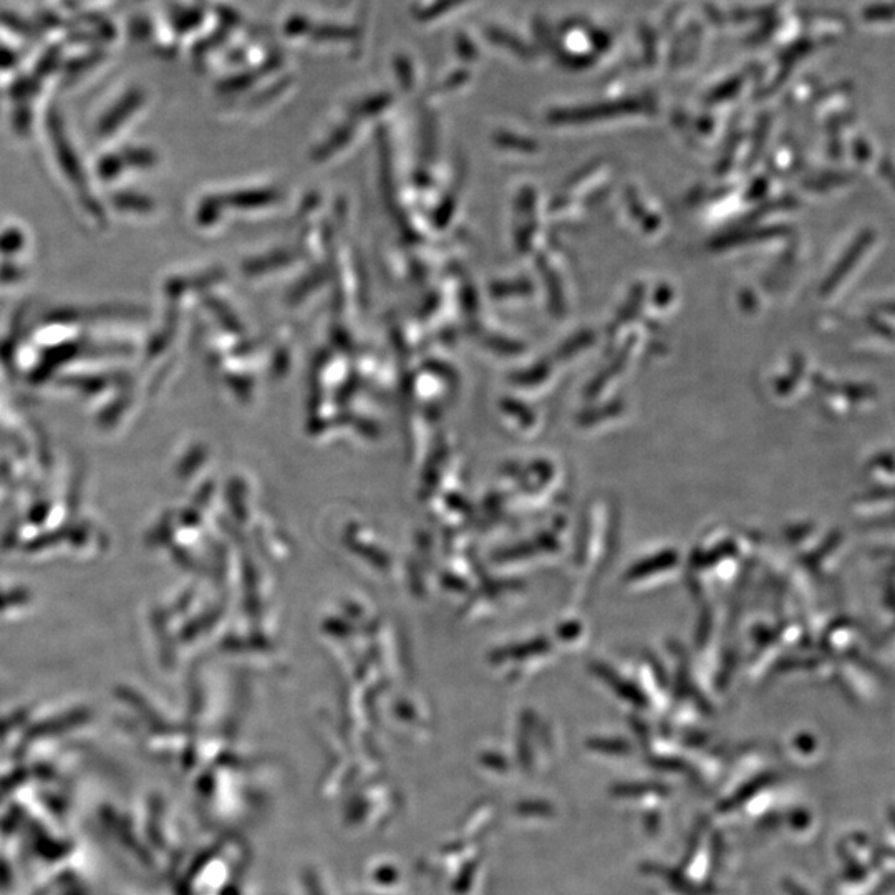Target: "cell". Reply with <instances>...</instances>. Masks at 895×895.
<instances>
[{"label": "cell", "instance_id": "cell-1", "mask_svg": "<svg viewBox=\"0 0 895 895\" xmlns=\"http://www.w3.org/2000/svg\"><path fill=\"white\" fill-rule=\"evenodd\" d=\"M642 108H644V103L635 102V100H624V102L600 103V105H592V107L576 108V110L559 113L557 117L561 118L562 121L599 120V118L617 117V115L640 112Z\"/></svg>", "mask_w": 895, "mask_h": 895}, {"label": "cell", "instance_id": "cell-2", "mask_svg": "<svg viewBox=\"0 0 895 895\" xmlns=\"http://www.w3.org/2000/svg\"><path fill=\"white\" fill-rule=\"evenodd\" d=\"M743 82H745L743 75H735L730 80H726L725 83H721L712 93H708V105H716V103L725 102L728 98L733 97V95L740 92Z\"/></svg>", "mask_w": 895, "mask_h": 895}, {"label": "cell", "instance_id": "cell-3", "mask_svg": "<svg viewBox=\"0 0 895 895\" xmlns=\"http://www.w3.org/2000/svg\"><path fill=\"white\" fill-rule=\"evenodd\" d=\"M814 49V42L808 37H803V39H798L794 44L789 45L788 49L784 50L779 60H781V65H789V67H794L798 60L803 59L806 55Z\"/></svg>", "mask_w": 895, "mask_h": 895}, {"label": "cell", "instance_id": "cell-4", "mask_svg": "<svg viewBox=\"0 0 895 895\" xmlns=\"http://www.w3.org/2000/svg\"><path fill=\"white\" fill-rule=\"evenodd\" d=\"M862 19L866 22H891L894 19V10H892L891 2H877V4L867 5L862 10Z\"/></svg>", "mask_w": 895, "mask_h": 895}, {"label": "cell", "instance_id": "cell-5", "mask_svg": "<svg viewBox=\"0 0 895 895\" xmlns=\"http://www.w3.org/2000/svg\"><path fill=\"white\" fill-rule=\"evenodd\" d=\"M776 12V5H770V7H761V9H736L731 10L730 19L731 22H750V20H766L773 17Z\"/></svg>", "mask_w": 895, "mask_h": 895}, {"label": "cell", "instance_id": "cell-6", "mask_svg": "<svg viewBox=\"0 0 895 895\" xmlns=\"http://www.w3.org/2000/svg\"><path fill=\"white\" fill-rule=\"evenodd\" d=\"M640 39H642V44H644V59L647 65H652L657 59V37H655L654 30L650 29L649 25H642L640 27Z\"/></svg>", "mask_w": 895, "mask_h": 895}, {"label": "cell", "instance_id": "cell-7", "mask_svg": "<svg viewBox=\"0 0 895 895\" xmlns=\"http://www.w3.org/2000/svg\"><path fill=\"white\" fill-rule=\"evenodd\" d=\"M779 19L776 17H770V19L763 20V25H761L760 29L756 30L755 34L751 35L750 39H748V44H761V42H766V40L770 39L771 35L775 34L776 30L779 29Z\"/></svg>", "mask_w": 895, "mask_h": 895}, {"label": "cell", "instance_id": "cell-8", "mask_svg": "<svg viewBox=\"0 0 895 895\" xmlns=\"http://www.w3.org/2000/svg\"><path fill=\"white\" fill-rule=\"evenodd\" d=\"M589 37H591L592 45H594L597 50H602V52H605V50H609L610 37L607 32H602V30L599 29H591V34H589Z\"/></svg>", "mask_w": 895, "mask_h": 895}, {"label": "cell", "instance_id": "cell-9", "mask_svg": "<svg viewBox=\"0 0 895 895\" xmlns=\"http://www.w3.org/2000/svg\"><path fill=\"white\" fill-rule=\"evenodd\" d=\"M703 12L707 14L708 20H710L712 24H715L716 27H721V25L725 24V15L721 14L720 10L716 9L715 5L705 4Z\"/></svg>", "mask_w": 895, "mask_h": 895}]
</instances>
